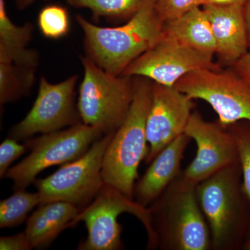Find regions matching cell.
<instances>
[{
    "instance_id": "obj_22",
    "label": "cell",
    "mask_w": 250,
    "mask_h": 250,
    "mask_svg": "<svg viewBox=\"0 0 250 250\" xmlns=\"http://www.w3.org/2000/svg\"><path fill=\"white\" fill-rule=\"evenodd\" d=\"M38 26L41 34L47 39L57 40L66 36L70 29L67 9L60 5L46 6L38 16Z\"/></svg>"
},
{
    "instance_id": "obj_17",
    "label": "cell",
    "mask_w": 250,
    "mask_h": 250,
    "mask_svg": "<svg viewBox=\"0 0 250 250\" xmlns=\"http://www.w3.org/2000/svg\"><path fill=\"white\" fill-rule=\"evenodd\" d=\"M31 22L14 24L6 10V0H0V62L35 67L39 64V54L27 48L34 33Z\"/></svg>"
},
{
    "instance_id": "obj_11",
    "label": "cell",
    "mask_w": 250,
    "mask_h": 250,
    "mask_svg": "<svg viewBox=\"0 0 250 250\" xmlns=\"http://www.w3.org/2000/svg\"><path fill=\"white\" fill-rule=\"evenodd\" d=\"M213 59L212 56L162 36L154 47L131 62L122 75L141 77L154 83L174 86L190 72L217 67Z\"/></svg>"
},
{
    "instance_id": "obj_16",
    "label": "cell",
    "mask_w": 250,
    "mask_h": 250,
    "mask_svg": "<svg viewBox=\"0 0 250 250\" xmlns=\"http://www.w3.org/2000/svg\"><path fill=\"white\" fill-rule=\"evenodd\" d=\"M81 208L66 202H52L40 205L28 218L24 233L32 248L42 249L64 230L72 227Z\"/></svg>"
},
{
    "instance_id": "obj_21",
    "label": "cell",
    "mask_w": 250,
    "mask_h": 250,
    "mask_svg": "<svg viewBox=\"0 0 250 250\" xmlns=\"http://www.w3.org/2000/svg\"><path fill=\"white\" fill-rule=\"evenodd\" d=\"M40 204L39 192H29L25 189L15 190L12 195L0 202V228L21 225L31 210Z\"/></svg>"
},
{
    "instance_id": "obj_26",
    "label": "cell",
    "mask_w": 250,
    "mask_h": 250,
    "mask_svg": "<svg viewBox=\"0 0 250 250\" xmlns=\"http://www.w3.org/2000/svg\"><path fill=\"white\" fill-rule=\"evenodd\" d=\"M33 249L30 242L25 233L22 232L14 236H1L0 238L1 250H29Z\"/></svg>"
},
{
    "instance_id": "obj_3",
    "label": "cell",
    "mask_w": 250,
    "mask_h": 250,
    "mask_svg": "<svg viewBox=\"0 0 250 250\" xmlns=\"http://www.w3.org/2000/svg\"><path fill=\"white\" fill-rule=\"evenodd\" d=\"M134 79L132 103L108 145L103 166L104 182L132 199L140 164L149 151L146 124L152 89V81L141 77Z\"/></svg>"
},
{
    "instance_id": "obj_27",
    "label": "cell",
    "mask_w": 250,
    "mask_h": 250,
    "mask_svg": "<svg viewBox=\"0 0 250 250\" xmlns=\"http://www.w3.org/2000/svg\"><path fill=\"white\" fill-rule=\"evenodd\" d=\"M232 66L233 70L250 84V52L237 61Z\"/></svg>"
},
{
    "instance_id": "obj_4",
    "label": "cell",
    "mask_w": 250,
    "mask_h": 250,
    "mask_svg": "<svg viewBox=\"0 0 250 250\" xmlns=\"http://www.w3.org/2000/svg\"><path fill=\"white\" fill-rule=\"evenodd\" d=\"M239 161L196 185L197 200L209 228L212 248L233 250L246 228Z\"/></svg>"
},
{
    "instance_id": "obj_9",
    "label": "cell",
    "mask_w": 250,
    "mask_h": 250,
    "mask_svg": "<svg viewBox=\"0 0 250 250\" xmlns=\"http://www.w3.org/2000/svg\"><path fill=\"white\" fill-rule=\"evenodd\" d=\"M174 86L192 100L208 103L224 128L240 121L250 123V84L233 70L200 69L186 75Z\"/></svg>"
},
{
    "instance_id": "obj_24",
    "label": "cell",
    "mask_w": 250,
    "mask_h": 250,
    "mask_svg": "<svg viewBox=\"0 0 250 250\" xmlns=\"http://www.w3.org/2000/svg\"><path fill=\"white\" fill-rule=\"evenodd\" d=\"M197 6H200L199 0H157L154 5L164 23L174 21Z\"/></svg>"
},
{
    "instance_id": "obj_29",
    "label": "cell",
    "mask_w": 250,
    "mask_h": 250,
    "mask_svg": "<svg viewBox=\"0 0 250 250\" xmlns=\"http://www.w3.org/2000/svg\"><path fill=\"white\" fill-rule=\"evenodd\" d=\"M245 21H246L247 34H248V43L250 47V0H246L243 5Z\"/></svg>"
},
{
    "instance_id": "obj_10",
    "label": "cell",
    "mask_w": 250,
    "mask_h": 250,
    "mask_svg": "<svg viewBox=\"0 0 250 250\" xmlns=\"http://www.w3.org/2000/svg\"><path fill=\"white\" fill-rule=\"evenodd\" d=\"M78 78V75H73L60 83H52L41 77L32 107L22 121L13 126L9 137L21 141L82 123L75 103Z\"/></svg>"
},
{
    "instance_id": "obj_18",
    "label": "cell",
    "mask_w": 250,
    "mask_h": 250,
    "mask_svg": "<svg viewBox=\"0 0 250 250\" xmlns=\"http://www.w3.org/2000/svg\"><path fill=\"white\" fill-rule=\"evenodd\" d=\"M162 36L207 55L214 57L216 54L209 19L202 6H197L181 17L164 23Z\"/></svg>"
},
{
    "instance_id": "obj_31",
    "label": "cell",
    "mask_w": 250,
    "mask_h": 250,
    "mask_svg": "<svg viewBox=\"0 0 250 250\" xmlns=\"http://www.w3.org/2000/svg\"><path fill=\"white\" fill-rule=\"evenodd\" d=\"M243 248L245 250H250V231L248 237H247L244 245H243Z\"/></svg>"
},
{
    "instance_id": "obj_30",
    "label": "cell",
    "mask_w": 250,
    "mask_h": 250,
    "mask_svg": "<svg viewBox=\"0 0 250 250\" xmlns=\"http://www.w3.org/2000/svg\"><path fill=\"white\" fill-rule=\"evenodd\" d=\"M15 4L19 10H24L27 9L34 3V0H14Z\"/></svg>"
},
{
    "instance_id": "obj_25",
    "label": "cell",
    "mask_w": 250,
    "mask_h": 250,
    "mask_svg": "<svg viewBox=\"0 0 250 250\" xmlns=\"http://www.w3.org/2000/svg\"><path fill=\"white\" fill-rule=\"evenodd\" d=\"M18 141L8 137L1 143L0 146V177H4L10 166L18 159L20 156L27 152L28 146L26 144H20Z\"/></svg>"
},
{
    "instance_id": "obj_20",
    "label": "cell",
    "mask_w": 250,
    "mask_h": 250,
    "mask_svg": "<svg viewBox=\"0 0 250 250\" xmlns=\"http://www.w3.org/2000/svg\"><path fill=\"white\" fill-rule=\"evenodd\" d=\"M74 7L90 10L97 18L126 19L141 10L155 5L157 0H65Z\"/></svg>"
},
{
    "instance_id": "obj_5",
    "label": "cell",
    "mask_w": 250,
    "mask_h": 250,
    "mask_svg": "<svg viewBox=\"0 0 250 250\" xmlns=\"http://www.w3.org/2000/svg\"><path fill=\"white\" fill-rule=\"evenodd\" d=\"M83 77L77 107L82 123L97 126L104 134L116 131L124 121L134 95L133 77L104 70L88 57H81Z\"/></svg>"
},
{
    "instance_id": "obj_28",
    "label": "cell",
    "mask_w": 250,
    "mask_h": 250,
    "mask_svg": "<svg viewBox=\"0 0 250 250\" xmlns=\"http://www.w3.org/2000/svg\"><path fill=\"white\" fill-rule=\"evenodd\" d=\"M246 0H199L200 6L215 5V6H226V5H242L243 6Z\"/></svg>"
},
{
    "instance_id": "obj_12",
    "label": "cell",
    "mask_w": 250,
    "mask_h": 250,
    "mask_svg": "<svg viewBox=\"0 0 250 250\" xmlns=\"http://www.w3.org/2000/svg\"><path fill=\"white\" fill-rule=\"evenodd\" d=\"M184 134L197 145L196 155L182 172L184 178L192 184L197 185L239 161L232 133L219 123L206 121L197 112H192Z\"/></svg>"
},
{
    "instance_id": "obj_23",
    "label": "cell",
    "mask_w": 250,
    "mask_h": 250,
    "mask_svg": "<svg viewBox=\"0 0 250 250\" xmlns=\"http://www.w3.org/2000/svg\"><path fill=\"white\" fill-rule=\"evenodd\" d=\"M228 127H231L229 131L236 139L243 176L242 189L250 206V126H244L235 123Z\"/></svg>"
},
{
    "instance_id": "obj_1",
    "label": "cell",
    "mask_w": 250,
    "mask_h": 250,
    "mask_svg": "<svg viewBox=\"0 0 250 250\" xmlns=\"http://www.w3.org/2000/svg\"><path fill=\"white\" fill-rule=\"evenodd\" d=\"M86 57L110 73L122 75L138 57L161 40L164 22L154 6L141 10L123 25L100 27L77 15Z\"/></svg>"
},
{
    "instance_id": "obj_13",
    "label": "cell",
    "mask_w": 250,
    "mask_h": 250,
    "mask_svg": "<svg viewBox=\"0 0 250 250\" xmlns=\"http://www.w3.org/2000/svg\"><path fill=\"white\" fill-rule=\"evenodd\" d=\"M193 106V100L175 86L152 82L146 124L149 145L146 163H151L166 146L184 134Z\"/></svg>"
},
{
    "instance_id": "obj_15",
    "label": "cell",
    "mask_w": 250,
    "mask_h": 250,
    "mask_svg": "<svg viewBox=\"0 0 250 250\" xmlns=\"http://www.w3.org/2000/svg\"><path fill=\"white\" fill-rule=\"evenodd\" d=\"M211 25L219 59L233 65L249 48L243 6H202Z\"/></svg>"
},
{
    "instance_id": "obj_6",
    "label": "cell",
    "mask_w": 250,
    "mask_h": 250,
    "mask_svg": "<svg viewBox=\"0 0 250 250\" xmlns=\"http://www.w3.org/2000/svg\"><path fill=\"white\" fill-rule=\"evenodd\" d=\"M124 213L134 215L143 224L147 233L148 248H158L149 207H143L119 189L104 183L93 201L81 210L72 223L75 226L83 222L88 231L86 239L77 250L123 249L122 227L118 219Z\"/></svg>"
},
{
    "instance_id": "obj_14",
    "label": "cell",
    "mask_w": 250,
    "mask_h": 250,
    "mask_svg": "<svg viewBox=\"0 0 250 250\" xmlns=\"http://www.w3.org/2000/svg\"><path fill=\"white\" fill-rule=\"evenodd\" d=\"M190 140L185 134L179 136L151 161L135 185L134 199L138 203L149 207L182 174L181 163Z\"/></svg>"
},
{
    "instance_id": "obj_19",
    "label": "cell",
    "mask_w": 250,
    "mask_h": 250,
    "mask_svg": "<svg viewBox=\"0 0 250 250\" xmlns=\"http://www.w3.org/2000/svg\"><path fill=\"white\" fill-rule=\"evenodd\" d=\"M35 67L0 62L1 106L27 96L36 80Z\"/></svg>"
},
{
    "instance_id": "obj_7",
    "label": "cell",
    "mask_w": 250,
    "mask_h": 250,
    "mask_svg": "<svg viewBox=\"0 0 250 250\" xmlns=\"http://www.w3.org/2000/svg\"><path fill=\"white\" fill-rule=\"evenodd\" d=\"M103 135L100 128L80 123L66 129L29 140L27 144L30 154L11 167L5 177L13 181L15 190L26 189L45 169L63 165L83 156Z\"/></svg>"
},
{
    "instance_id": "obj_2",
    "label": "cell",
    "mask_w": 250,
    "mask_h": 250,
    "mask_svg": "<svg viewBox=\"0 0 250 250\" xmlns=\"http://www.w3.org/2000/svg\"><path fill=\"white\" fill-rule=\"evenodd\" d=\"M157 247L163 250L212 248L208 223L197 200L196 184L180 176L149 207Z\"/></svg>"
},
{
    "instance_id": "obj_8",
    "label": "cell",
    "mask_w": 250,
    "mask_h": 250,
    "mask_svg": "<svg viewBox=\"0 0 250 250\" xmlns=\"http://www.w3.org/2000/svg\"><path fill=\"white\" fill-rule=\"evenodd\" d=\"M116 131L104 135L76 160L63 164L54 173L34 182L41 204L66 202L83 209L93 201L104 184V157Z\"/></svg>"
}]
</instances>
